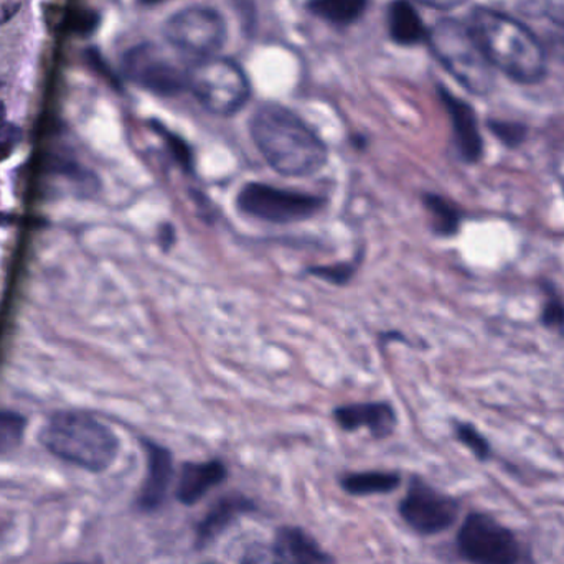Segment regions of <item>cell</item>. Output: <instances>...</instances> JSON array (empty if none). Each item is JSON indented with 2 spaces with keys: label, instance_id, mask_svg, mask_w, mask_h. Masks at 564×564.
Wrapping results in <instances>:
<instances>
[{
  "label": "cell",
  "instance_id": "24",
  "mask_svg": "<svg viewBox=\"0 0 564 564\" xmlns=\"http://www.w3.org/2000/svg\"><path fill=\"white\" fill-rule=\"evenodd\" d=\"M23 420L17 414L0 413V453L13 449L22 440Z\"/></svg>",
  "mask_w": 564,
  "mask_h": 564
},
{
  "label": "cell",
  "instance_id": "21",
  "mask_svg": "<svg viewBox=\"0 0 564 564\" xmlns=\"http://www.w3.org/2000/svg\"><path fill=\"white\" fill-rule=\"evenodd\" d=\"M155 131L161 135L162 141H165V145H167V151L169 154H171L172 161H174L175 164L185 172V174H194L195 159L191 145H188L181 135L167 131L164 126H155Z\"/></svg>",
  "mask_w": 564,
  "mask_h": 564
},
{
  "label": "cell",
  "instance_id": "2",
  "mask_svg": "<svg viewBox=\"0 0 564 564\" xmlns=\"http://www.w3.org/2000/svg\"><path fill=\"white\" fill-rule=\"evenodd\" d=\"M469 29L490 65L520 83H536L545 76L546 53L527 26L503 13L477 9Z\"/></svg>",
  "mask_w": 564,
  "mask_h": 564
},
{
  "label": "cell",
  "instance_id": "33",
  "mask_svg": "<svg viewBox=\"0 0 564 564\" xmlns=\"http://www.w3.org/2000/svg\"><path fill=\"white\" fill-rule=\"evenodd\" d=\"M142 3H158V2H164V0H141Z\"/></svg>",
  "mask_w": 564,
  "mask_h": 564
},
{
  "label": "cell",
  "instance_id": "20",
  "mask_svg": "<svg viewBox=\"0 0 564 564\" xmlns=\"http://www.w3.org/2000/svg\"><path fill=\"white\" fill-rule=\"evenodd\" d=\"M368 0H312L311 10L315 15L335 25H348L360 19Z\"/></svg>",
  "mask_w": 564,
  "mask_h": 564
},
{
  "label": "cell",
  "instance_id": "19",
  "mask_svg": "<svg viewBox=\"0 0 564 564\" xmlns=\"http://www.w3.org/2000/svg\"><path fill=\"white\" fill-rule=\"evenodd\" d=\"M423 205L427 214H430L431 227H433L434 234L440 235V237H454V235H457L460 221H463V215H460L459 208L453 202L441 197V195L427 192V194L423 195Z\"/></svg>",
  "mask_w": 564,
  "mask_h": 564
},
{
  "label": "cell",
  "instance_id": "7",
  "mask_svg": "<svg viewBox=\"0 0 564 564\" xmlns=\"http://www.w3.org/2000/svg\"><path fill=\"white\" fill-rule=\"evenodd\" d=\"M460 556L470 564H520L516 535L486 513H470L457 535Z\"/></svg>",
  "mask_w": 564,
  "mask_h": 564
},
{
  "label": "cell",
  "instance_id": "9",
  "mask_svg": "<svg viewBox=\"0 0 564 564\" xmlns=\"http://www.w3.org/2000/svg\"><path fill=\"white\" fill-rule=\"evenodd\" d=\"M124 73L131 82L161 96H174L187 88L188 68L155 45H139L126 53Z\"/></svg>",
  "mask_w": 564,
  "mask_h": 564
},
{
  "label": "cell",
  "instance_id": "26",
  "mask_svg": "<svg viewBox=\"0 0 564 564\" xmlns=\"http://www.w3.org/2000/svg\"><path fill=\"white\" fill-rule=\"evenodd\" d=\"M542 322L545 327L564 334V301L556 294H550L549 301L543 305Z\"/></svg>",
  "mask_w": 564,
  "mask_h": 564
},
{
  "label": "cell",
  "instance_id": "16",
  "mask_svg": "<svg viewBox=\"0 0 564 564\" xmlns=\"http://www.w3.org/2000/svg\"><path fill=\"white\" fill-rule=\"evenodd\" d=\"M254 506L251 500L240 496L224 497L220 502L215 503L208 510L207 517L202 520L197 529L198 546L208 545L212 540L217 539L231 522L241 513L250 512Z\"/></svg>",
  "mask_w": 564,
  "mask_h": 564
},
{
  "label": "cell",
  "instance_id": "18",
  "mask_svg": "<svg viewBox=\"0 0 564 564\" xmlns=\"http://www.w3.org/2000/svg\"><path fill=\"white\" fill-rule=\"evenodd\" d=\"M400 482L398 474L370 470V473L348 474L341 479V487L351 496H377V494L393 492Z\"/></svg>",
  "mask_w": 564,
  "mask_h": 564
},
{
  "label": "cell",
  "instance_id": "10",
  "mask_svg": "<svg viewBox=\"0 0 564 564\" xmlns=\"http://www.w3.org/2000/svg\"><path fill=\"white\" fill-rule=\"evenodd\" d=\"M400 516L414 532L437 535L446 532L459 516V503L437 492L423 480L414 479L401 500Z\"/></svg>",
  "mask_w": 564,
  "mask_h": 564
},
{
  "label": "cell",
  "instance_id": "23",
  "mask_svg": "<svg viewBox=\"0 0 564 564\" xmlns=\"http://www.w3.org/2000/svg\"><path fill=\"white\" fill-rule=\"evenodd\" d=\"M456 436L464 446L473 451L477 459L486 460L490 457V444L473 424H456Z\"/></svg>",
  "mask_w": 564,
  "mask_h": 564
},
{
  "label": "cell",
  "instance_id": "12",
  "mask_svg": "<svg viewBox=\"0 0 564 564\" xmlns=\"http://www.w3.org/2000/svg\"><path fill=\"white\" fill-rule=\"evenodd\" d=\"M440 96L449 115L454 141L460 158L467 164H477L482 159L484 141L477 124L476 112L466 101L451 95L447 89L441 88Z\"/></svg>",
  "mask_w": 564,
  "mask_h": 564
},
{
  "label": "cell",
  "instance_id": "15",
  "mask_svg": "<svg viewBox=\"0 0 564 564\" xmlns=\"http://www.w3.org/2000/svg\"><path fill=\"white\" fill-rule=\"evenodd\" d=\"M271 550L280 564H334L314 539L295 527L281 529Z\"/></svg>",
  "mask_w": 564,
  "mask_h": 564
},
{
  "label": "cell",
  "instance_id": "28",
  "mask_svg": "<svg viewBox=\"0 0 564 564\" xmlns=\"http://www.w3.org/2000/svg\"><path fill=\"white\" fill-rule=\"evenodd\" d=\"M417 2L431 7V9L449 10L456 9V7H459L460 3L466 2V0H417Z\"/></svg>",
  "mask_w": 564,
  "mask_h": 564
},
{
  "label": "cell",
  "instance_id": "1",
  "mask_svg": "<svg viewBox=\"0 0 564 564\" xmlns=\"http://www.w3.org/2000/svg\"><path fill=\"white\" fill-rule=\"evenodd\" d=\"M250 134L267 164L284 177H311L327 164L321 135L285 106L261 105L251 118Z\"/></svg>",
  "mask_w": 564,
  "mask_h": 564
},
{
  "label": "cell",
  "instance_id": "29",
  "mask_svg": "<svg viewBox=\"0 0 564 564\" xmlns=\"http://www.w3.org/2000/svg\"><path fill=\"white\" fill-rule=\"evenodd\" d=\"M159 240H161L164 250H169V248L174 247L175 228L172 227V225H164V227L159 230Z\"/></svg>",
  "mask_w": 564,
  "mask_h": 564
},
{
  "label": "cell",
  "instance_id": "3",
  "mask_svg": "<svg viewBox=\"0 0 564 564\" xmlns=\"http://www.w3.org/2000/svg\"><path fill=\"white\" fill-rule=\"evenodd\" d=\"M42 443L53 456L91 473L115 463L119 441L111 430L85 413H58L42 431Z\"/></svg>",
  "mask_w": 564,
  "mask_h": 564
},
{
  "label": "cell",
  "instance_id": "6",
  "mask_svg": "<svg viewBox=\"0 0 564 564\" xmlns=\"http://www.w3.org/2000/svg\"><path fill=\"white\" fill-rule=\"evenodd\" d=\"M324 198L307 192L274 187L263 182H248L237 195V208L248 217L273 225L299 224L315 217Z\"/></svg>",
  "mask_w": 564,
  "mask_h": 564
},
{
  "label": "cell",
  "instance_id": "31",
  "mask_svg": "<svg viewBox=\"0 0 564 564\" xmlns=\"http://www.w3.org/2000/svg\"><path fill=\"white\" fill-rule=\"evenodd\" d=\"M3 122H6V108H3L2 101H0V129H2Z\"/></svg>",
  "mask_w": 564,
  "mask_h": 564
},
{
  "label": "cell",
  "instance_id": "4",
  "mask_svg": "<svg viewBox=\"0 0 564 564\" xmlns=\"http://www.w3.org/2000/svg\"><path fill=\"white\" fill-rule=\"evenodd\" d=\"M427 42L441 65L473 93H487L494 86V66L480 48L469 25L443 19L427 32Z\"/></svg>",
  "mask_w": 564,
  "mask_h": 564
},
{
  "label": "cell",
  "instance_id": "32",
  "mask_svg": "<svg viewBox=\"0 0 564 564\" xmlns=\"http://www.w3.org/2000/svg\"><path fill=\"white\" fill-rule=\"evenodd\" d=\"M384 335H387L388 341H390L391 338H393V337H391V334H384ZM394 338H397V340H400V341L403 340V337H401V334H397V337H394Z\"/></svg>",
  "mask_w": 564,
  "mask_h": 564
},
{
  "label": "cell",
  "instance_id": "25",
  "mask_svg": "<svg viewBox=\"0 0 564 564\" xmlns=\"http://www.w3.org/2000/svg\"><path fill=\"white\" fill-rule=\"evenodd\" d=\"M489 128L507 148H519L527 138V128L519 122L490 121Z\"/></svg>",
  "mask_w": 564,
  "mask_h": 564
},
{
  "label": "cell",
  "instance_id": "22",
  "mask_svg": "<svg viewBox=\"0 0 564 564\" xmlns=\"http://www.w3.org/2000/svg\"><path fill=\"white\" fill-rule=\"evenodd\" d=\"M358 270V258L355 261H345V263L328 264V267L308 268L312 276L330 282V284H347L355 276Z\"/></svg>",
  "mask_w": 564,
  "mask_h": 564
},
{
  "label": "cell",
  "instance_id": "30",
  "mask_svg": "<svg viewBox=\"0 0 564 564\" xmlns=\"http://www.w3.org/2000/svg\"><path fill=\"white\" fill-rule=\"evenodd\" d=\"M560 29L562 30L553 35L552 45L553 48H555V52L564 59V22L560 23Z\"/></svg>",
  "mask_w": 564,
  "mask_h": 564
},
{
  "label": "cell",
  "instance_id": "27",
  "mask_svg": "<svg viewBox=\"0 0 564 564\" xmlns=\"http://www.w3.org/2000/svg\"><path fill=\"white\" fill-rule=\"evenodd\" d=\"M241 564H280L278 563L276 556H274L273 550L263 549V546H257L251 549L250 552L245 556Z\"/></svg>",
  "mask_w": 564,
  "mask_h": 564
},
{
  "label": "cell",
  "instance_id": "11",
  "mask_svg": "<svg viewBox=\"0 0 564 564\" xmlns=\"http://www.w3.org/2000/svg\"><path fill=\"white\" fill-rule=\"evenodd\" d=\"M334 420L341 430L348 431V433L367 430L375 440H384V437L391 436L398 424L393 406L383 401L351 403L335 408Z\"/></svg>",
  "mask_w": 564,
  "mask_h": 564
},
{
  "label": "cell",
  "instance_id": "17",
  "mask_svg": "<svg viewBox=\"0 0 564 564\" xmlns=\"http://www.w3.org/2000/svg\"><path fill=\"white\" fill-rule=\"evenodd\" d=\"M388 32L400 45H416L427 39L420 13L408 0H393L388 7Z\"/></svg>",
  "mask_w": 564,
  "mask_h": 564
},
{
  "label": "cell",
  "instance_id": "14",
  "mask_svg": "<svg viewBox=\"0 0 564 564\" xmlns=\"http://www.w3.org/2000/svg\"><path fill=\"white\" fill-rule=\"evenodd\" d=\"M228 469L220 460L208 463H188L182 467L177 482V499L184 506H195L204 499L214 487L227 479Z\"/></svg>",
  "mask_w": 564,
  "mask_h": 564
},
{
  "label": "cell",
  "instance_id": "13",
  "mask_svg": "<svg viewBox=\"0 0 564 564\" xmlns=\"http://www.w3.org/2000/svg\"><path fill=\"white\" fill-rule=\"evenodd\" d=\"M148 454V474L138 497L139 509L154 512L167 499L169 487L174 476L172 456L165 447L154 443H145Z\"/></svg>",
  "mask_w": 564,
  "mask_h": 564
},
{
  "label": "cell",
  "instance_id": "5",
  "mask_svg": "<svg viewBox=\"0 0 564 564\" xmlns=\"http://www.w3.org/2000/svg\"><path fill=\"white\" fill-rule=\"evenodd\" d=\"M187 89L212 115L234 116L251 96L250 79L243 69L224 56L197 59L188 68Z\"/></svg>",
  "mask_w": 564,
  "mask_h": 564
},
{
  "label": "cell",
  "instance_id": "8",
  "mask_svg": "<svg viewBox=\"0 0 564 564\" xmlns=\"http://www.w3.org/2000/svg\"><path fill=\"white\" fill-rule=\"evenodd\" d=\"M164 32L174 50L197 56V59L217 55L227 42L224 17L208 7L181 10L167 20Z\"/></svg>",
  "mask_w": 564,
  "mask_h": 564
}]
</instances>
